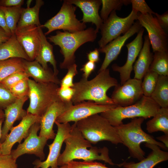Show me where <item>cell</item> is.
Returning a JSON list of instances; mask_svg holds the SVG:
<instances>
[{
    "label": "cell",
    "instance_id": "obj_1",
    "mask_svg": "<svg viewBox=\"0 0 168 168\" xmlns=\"http://www.w3.org/2000/svg\"><path fill=\"white\" fill-rule=\"evenodd\" d=\"M64 142L65 147L58 158V166L66 165L75 159L102 161L111 165H115L110 157L108 148L92 146L91 143L84 138L75 123L71 126L69 134Z\"/></svg>",
    "mask_w": 168,
    "mask_h": 168
},
{
    "label": "cell",
    "instance_id": "obj_2",
    "mask_svg": "<svg viewBox=\"0 0 168 168\" xmlns=\"http://www.w3.org/2000/svg\"><path fill=\"white\" fill-rule=\"evenodd\" d=\"M118 84L117 80L110 76L107 68L99 72L91 80L82 77L79 81L74 83L72 87L75 92L72 101L74 104L87 100L100 105H116L107 92L110 88Z\"/></svg>",
    "mask_w": 168,
    "mask_h": 168
},
{
    "label": "cell",
    "instance_id": "obj_3",
    "mask_svg": "<svg viewBox=\"0 0 168 168\" xmlns=\"http://www.w3.org/2000/svg\"><path fill=\"white\" fill-rule=\"evenodd\" d=\"M144 119L136 118L126 124L114 127L122 144L128 148L130 156L140 161L145 158V153L141 148L142 142L153 144L167 150L162 143L156 141L142 129L141 126Z\"/></svg>",
    "mask_w": 168,
    "mask_h": 168
},
{
    "label": "cell",
    "instance_id": "obj_4",
    "mask_svg": "<svg viewBox=\"0 0 168 168\" xmlns=\"http://www.w3.org/2000/svg\"><path fill=\"white\" fill-rule=\"evenodd\" d=\"M98 32L96 29L90 27L84 30L75 32L57 31L56 34L48 38L50 42L58 46L64 59L60 64L61 69H68L75 63V52L81 45L88 42H93L96 39Z\"/></svg>",
    "mask_w": 168,
    "mask_h": 168
},
{
    "label": "cell",
    "instance_id": "obj_5",
    "mask_svg": "<svg viewBox=\"0 0 168 168\" xmlns=\"http://www.w3.org/2000/svg\"><path fill=\"white\" fill-rule=\"evenodd\" d=\"M75 123L84 138L91 144H95L103 141L110 142L116 145L122 143L115 127L99 114Z\"/></svg>",
    "mask_w": 168,
    "mask_h": 168
},
{
    "label": "cell",
    "instance_id": "obj_6",
    "mask_svg": "<svg viewBox=\"0 0 168 168\" xmlns=\"http://www.w3.org/2000/svg\"><path fill=\"white\" fill-rule=\"evenodd\" d=\"M160 107L151 97L143 96L138 102L126 106H117L100 113L113 126L123 124L127 118L142 117L146 119L153 117Z\"/></svg>",
    "mask_w": 168,
    "mask_h": 168
},
{
    "label": "cell",
    "instance_id": "obj_7",
    "mask_svg": "<svg viewBox=\"0 0 168 168\" xmlns=\"http://www.w3.org/2000/svg\"><path fill=\"white\" fill-rule=\"evenodd\" d=\"M30 104L26 111L41 117L54 102L60 100L58 94L59 86L55 83H39L28 79Z\"/></svg>",
    "mask_w": 168,
    "mask_h": 168
},
{
    "label": "cell",
    "instance_id": "obj_8",
    "mask_svg": "<svg viewBox=\"0 0 168 168\" xmlns=\"http://www.w3.org/2000/svg\"><path fill=\"white\" fill-rule=\"evenodd\" d=\"M76 9V6L69 3L67 0H64L60 10L57 14L41 25V28L45 27L48 30L44 35H48L58 30L75 32L86 29V24L76 18L75 13Z\"/></svg>",
    "mask_w": 168,
    "mask_h": 168
},
{
    "label": "cell",
    "instance_id": "obj_9",
    "mask_svg": "<svg viewBox=\"0 0 168 168\" xmlns=\"http://www.w3.org/2000/svg\"><path fill=\"white\" fill-rule=\"evenodd\" d=\"M138 12L132 10L125 17H120L113 11L107 19L104 21L100 30L101 37L98 41L99 48H101L109 42L125 33L137 20Z\"/></svg>",
    "mask_w": 168,
    "mask_h": 168
},
{
    "label": "cell",
    "instance_id": "obj_10",
    "mask_svg": "<svg viewBox=\"0 0 168 168\" xmlns=\"http://www.w3.org/2000/svg\"><path fill=\"white\" fill-rule=\"evenodd\" d=\"M40 129V123H35L32 125L24 142L20 143L16 149L12 150L10 155L13 159L16 160L20 156L28 154L35 155L41 161L44 159V148L48 139L37 135Z\"/></svg>",
    "mask_w": 168,
    "mask_h": 168
},
{
    "label": "cell",
    "instance_id": "obj_11",
    "mask_svg": "<svg viewBox=\"0 0 168 168\" xmlns=\"http://www.w3.org/2000/svg\"><path fill=\"white\" fill-rule=\"evenodd\" d=\"M117 106L102 105L91 101H83L71 106L56 119L60 123L77 122L92 115L99 114Z\"/></svg>",
    "mask_w": 168,
    "mask_h": 168
},
{
    "label": "cell",
    "instance_id": "obj_12",
    "mask_svg": "<svg viewBox=\"0 0 168 168\" xmlns=\"http://www.w3.org/2000/svg\"><path fill=\"white\" fill-rule=\"evenodd\" d=\"M146 30L153 51L168 50V35L152 14H138L137 20Z\"/></svg>",
    "mask_w": 168,
    "mask_h": 168
},
{
    "label": "cell",
    "instance_id": "obj_13",
    "mask_svg": "<svg viewBox=\"0 0 168 168\" xmlns=\"http://www.w3.org/2000/svg\"><path fill=\"white\" fill-rule=\"evenodd\" d=\"M142 80L130 78L122 85L115 86L111 98L119 106L124 107L135 104L143 96Z\"/></svg>",
    "mask_w": 168,
    "mask_h": 168
},
{
    "label": "cell",
    "instance_id": "obj_14",
    "mask_svg": "<svg viewBox=\"0 0 168 168\" xmlns=\"http://www.w3.org/2000/svg\"><path fill=\"white\" fill-rule=\"evenodd\" d=\"M57 131L53 142L48 145L49 152L46 160L43 161L36 160L33 163L34 168H55L58 167V160L62 145L69 135L71 126L69 123H60L55 121Z\"/></svg>",
    "mask_w": 168,
    "mask_h": 168
},
{
    "label": "cell",
    "instance_id": "obj_15",
    "mask_svg": "<svg viewBox=\"0 0 168 168\" xmlns=\"http://www.w3.org/2000/svg\"><path fill=\"white\" fill-rule=\"evenodd\" d=\"M41 117L27 113L17 125L13 127L4 141L1 143L2 155H10L13 146L16 142L21 143L28 136L30 128L34 124L40 123Z\"/></svg>",
    "mask_w": 168,
    "mask_h": 168
},
{
    "label": "cell",
    "instance_id": "obj_16",
    "mask_svg": "<svg viewBox=\"0 0 168 168\" xmlns=\"http://www.w3.org/2000/svg\"><path fill=\"white\" fill-rule=\"evenodd\" d=\"M73 105L72 101L65 102L61 100L51 105L41 117L39 136L48 140L54 139L56 133L53 127L56 119Z\"/></svg>",
    "mask_w": 168,
    "mask_h": 168
},
{
    "label": "cell",
    "instance_id": "obj_17",
    "mask_svg": "<svg viewBox=\"0 0 168 168\" xmlns=\"http://www.w3.org/2000/svg\"><path fill=\"white\" fill-rule=\"evenodd\" d=\"M142 27L137 20L123 35H120L104 47L98 49L99 52L105 54L104 60L98 72L107 69L110 63L117 58L127 40L135 33H138Z\"/></svg>",
    "mask_w": 168,
    "mask_h": 168
},
{
    "label": "cell",
    "instance_id": "obj_18",
    "mask_svg": "<svg viewBox=\"0 0 168 168\" xmlns=\"http://www.w3.org/2000/svg\"><path fill=\"white\" fill-rule=\"evenodd\" d=\"M39 27L32 25L16 28L15 33L17 41L31 61L35 60L39 49Z\"/></svg>",
    "mask_w": 168,
    "mask_h": 168
},
{
    "label": "cell",
    "instance_id": "obj_19",
    "mask_svg": "<svg viewBox=\"0 0 168 168\" xmlns=\"http://www.w3.org/2000/svg\"><path fill=\"white\" fill-rule=\"evenodd\" d=\"M144 31V29L142 27L138 33L136 38L132 41L126 44L128 49V55L125 64L122 66H119L114 64L112 66L114 71L119 73L120 85L131 78L130 75L133 70V65L143 45L142 36Z\"/></svg>",
    "mask_w": 168,
    "mask_h": 168
},
{
    "label": "cell",
    "instance_id": "obj_20",
    "mask_svg": "<svg viewBox=\"0 0 168 168\" xmlns=\"http://www.w3.org/2000/svg\"><path fill=\"white\" fill-rule=\"evenodd\" d=\"M28 99L27 96L17 98L4 109L5 118L2 128L1 143L5 140L15 122L21 120L27 114L26 110L23 109V106Z\"/></svg>",
    "mask_w": 168,
    "mask_h": 168
},
{
    "label": "cell",
    "instance_id": "obj_21",
    "mask_svg": "<svg viewBox=\"0 0 168 168\" xmlns=\"http://www.w3.org/2000/svg\"><path fill=\"white\" fill-rule=\"evenodd\" d=\"M69 3L75 5L79 8L83 16L81 20L86 24L91 22L96 26V30L98 32L103 21L99 13V10L101 5V0H67Z\"/></svg>",
    "mask_w": 168,
    "mask_h": 168
},
{
    "label": "cell",
    "instance_id": "obj_22",
    "mask_svg": "<svg viewBox=\"0 0 168 168\" xmlns=\"http://www.w3.org/2000/svg\"><path fill=\"white\" fill-rule=\"evenodd\" d=\"M145 145L152 150L146 158L137 163L124 161L117 165L125 168H153L158 163L168 160V152L161 150L157 145L147 143Z\"/></svg>",
    "mask_w": 168,
    "mask_h": 168
},
{
    "label": "cell",
    "instance_id": "obj_23",
    "mask_svg": "<svg viewBox=\"0 0 168 168\" xmlns=\"http://www.w3.org/2000/svg\"><path fill=\"white\" fill-rule=\"evenodd\" d=\"M23 66L28 77L32 78L36 82L60 84V80L50 68L44 69L35 60L31 61L24 59Z\"/></svg>",
    "mask_w": 168,
    "mask_h": 168
},
{
    "label": "cell",
    "instance_id": "obj_24",
    "mask_svg": "<svg viewBox=\"0 0 168 168\" xmlns=\"http://www.w3.org/2000/svg\"><path fill=\"white\" fill-rule=\"evenodd\" d=\"M39 31L40 39V45L39 51L35 60L38 62L45 69L49 68L48 65V63H49L53 67L54 73L57 76L58 71L53 53V46L47 40L41 26L39 27Z\"/></svg>",
    "mask_w": 168,
    "mask_h": 168
},
{
    "label": "cell",
    "instance_id": "obj_25",
    "mask_svg": "<svg viewBox=\"0 0 168 168\" xmlns=\"http://www.w3.org/2000/svg\"><path fill=\"white\" fill-rule=\"evenodd\" d=\"M150 45L148 36L146 35L138 58L133 67L135 79L142 80L149 70L153 58V54L150 51Z\"/></svg>",
    "mask_w": 168,
    "mask_h": 168
},
{
    "label": "cell",
    "instance_id": "obj_26",
    "mask_svg": "<svg viewBox=\"0 0 168 168\" xmlns=\"http://www.w3.org/2000/svg\"><path fill=\"white\" fill-rule=\"evenodd\" d=\"M16 58L30 61L17 41L14 34L12 35L8 40L0 44V60Z\"/></svg>",
    "mask_w": 168,
    "mask_h": 168
},
{
    "label": "cell",
    "instance_id": "obj_27",
    "mask_svg": "<svg viewBox=\"0 0 168 168\" xmlns=\"http://www.w3.org/2000/svg\"><path fill=\"white\" fill-rule=\"evenodd\" d=\"M44 4L42 0H36L34 6L22 8L17 28L32 25L41 26L39 19V13L41 7Z\"/></svg>",
    "mask_w": 168,
    "mask_h": 168
},
{
    "label": "cell",
    "instance_id": "obj_28",
    "mask_svg": "<svg viewBox=\"0 0 168 168\" xmlns=\"http://www.w3.org/2000/svg\"><path fill=\"white\" fill-rule=\"evenodd\" d=\"M146 130L150 133L160 131L168 135V108H160L147 122Z\"/></svg>",
    "mask_w": 168,
    "mask_h": 168
},
{
    "label": "cell",
    "instance_id": "obj_29",
    "mask_svg": "<svg viewBox=\"0 0 168 168\" xmlns=\"http://www.w3.org/2000/svg\"><path fill=\"white\" fill-rule=\"evenodd\" d=\"M150 97L161 108H168V76L159 75Z\"/></svg>",
    "mask_w": 168,
    "mask_h": 168
},
{
    "label": "cell",
    "instance_id": "obj_30",
    "mask_svg": "<svg viewBox=\"0 0 168 168\" xmlns=\"http://www.w3.org/2000/svg\"><path fill=\"white\" fill-rule=\"evenodd\" d=\"M23 60L16 58L0 60V82L14 73L24 71Z\"/></svg>",
    "mask_w": 168,
    "mask_h": 168
},
{
    "label": "cell",
    "instance_id": "obj_31",
    "mask_svg": "<svg viewBox=\"0 0 168 168\" xmlns=\"http://www.w3.org/2000/svg\"><path fill=\"white\" fill-rule=\"evenodd\" d=\"M149 70L159 75L168 76V51H157L154 52Z\"/></svg>",
    "mask_w": 168,
    "mask_h": 168
},
{
    "label": "cell",
    "instance_id": "obj_32",
    "mask_svg": "<svg viewBox=\"0 0 168 168\" xmlns=\"http://www.w3.org/2000/svg\"><path fill=\"white\" fill-rule=\"evenodd\" d=\"M0 8L4 13L7 25L12 35L14 34L22 8L21 7H6L0 6Z\"/></svg>",
    "mask_w": 168,
    "mask_h": 168
},
{
    "label": "cell",
    "instance_id": "obj_33",
    "mask_svg": "<svg viewBox=\"0 0 168 168\" xmlns=\"http://www.w3.org/2000/svg\"><path fill=\"white\" fill-rule=\"evenodd\" d=\"M102 8L100 16L103 22L108 18L110 13L114 10H120L123 5L131 3L128 0H101Z\"/></svg>",
    "mask_w": 168,
    "mask_h": 168
},
{
    "label": "cell",
    "instance_id": "obj_34",
    "mask_svg": "<svg viewBox=\"0 0 168 168\" xmlns=\"http://www.w3.org/2000/svg\"><path fill=\"white\" fill-rule=\"evenodd\" d=\"M159 75L156 72L150 70L146 74L142 82L143 96L151 97L156 87Z\"/></svg>",
    "mask_w": 168,
    "mask_h": 168
},
{
    "label": "cell",
    "instance_id": "obj_35",
    "mask_svg": "<svg viewBox=\"0 0 168 168\" xmlns=\"http://www.w3.org/2000/svg\"><path fill=\"white\" fill-rule=\"evenodd\" d=\"M29 78H26L21 80L10 89L12 94L17 98L28 96L29 91Z\"/></svg>",
    "mask_w": 168,
    "mask_h": 168
},
{
    "label": "cell",
    "instance_id": "obj_36",
    "mask_svg": "<svg viewBox=\"0 0 168 168\" xmlns=\"http://www.w3.org/2000/svg\"><path fill=\"white\" fill-rule=\"evenodd\" d=\"M17 99L9 89L0 83V109H5L14 103Z\"/></svg>",
    "mask_w": 168,
    "mask_h": 168
},
{
    "label": "cell",
    "instance_id": "obj_37",
    "mask_svg": "<svg viewBox=\"0 0 168 168\" xmlns=\"http://www.w3.org/2000/svg\"><path fill=\"white\" fill-rule=\"evenodd\" d=\"M29 78L25 71L18 72L14 73L5 78L0 82L6 88L8 89L21 80Z\"/></svg>",
    "mask_w": 168,
    "mask_h": 168
},
{
    "label": "cell",
    "instance_id": "obj_38",
    "mask_svg": "<svg viewBox=\"0 0 168 168\" xmlns=\"http://www.w3.org/2000/svg\"><path fill=\"white\" fill-rule=\"evenodd\" d=\"M67 164L68 168H110L105 164L94 161H72Z\"/></svg>",
    "mask_w": 168,
    "mask_h": 168
},
{
    "label": "cell",
    "instance_id": "obj_39",
    "mask_svg": "<svg viewBox=\"0 0 168 168\" xmlns=\"http://www.w3.org/2000/svg\"><path fill=\"white\" fill-rule=\"evenodd\" d=\"M77 68V65L75 63L68 68L67 72L60 80V87H73V78L78 73Z\"/></svg>",
    "mask_w": 168,
    "mask_h": 168
},
{
    "label": "cell",
    "instance_id": "obj_40",
    "mask_svg": "<svg viewBox=\"0 0 168 168\" xmlns=\"http://www.w3.org/2000/svg\"><path fill=\"white\" fill-rule=\"evenodd\" d=\"M132 5V10L137 12H140L142 14H155L154 12L144 0H130Z\"/></svg>",
    "mask_w": 168,
    "mask_h": 168
},
{
    "label": "cell",
    "instance_id": "obj_41",
    "mask_svg": "<svg viewBox=\"0 0 168 168\" xmlns=\"http://www.w3.org/2000/svg\"><path fill=\"white\" fill-rule=\"evenodd\" d=\"M74 90L72 87H59L58 94L60 99L65 102H70L74 94Z\"/></svg>",
    "mask_w": 168,
    "mask_h": 168
},
{
    "label": "cell",
    "instance_id": "obj_42",
    "mask_svg": "<svg viewBox=\"0 0 168 168\" xmlns=\"http://www.w3.org/2000/svg\"><path fill=\"white\" fill-rule=\"evenodd\" d=\"M0 168H17L16 160L11 155H0Z\"/></svg>",
    "mask_w": 168,
    "mask_h": 168
},
{
    "label": "cell",
    "instance_id": "obj_43",
    "mask_svg": "<svg viewBox=\"0 0 168 168\" xmlns=\"http://www.w3.org/2000/svg\"><path fill=\"white\" fill-rule=\"evenodd\" d=\"M95 68V63L89 61L86 63L80 69V70L83 72L82 77L88 79L90 75L94 71Z\"/></svg>",
    "mask_w": 168,
    "mask_h": 168
},
{
    "label": "cell",
    "instance_id": "obj_44",
    "mask_svg": "<svg viewBox=\"0 0 168 168\" xmlns=\"http://www.w3.org/2000/svg\"><path fill=\"white\" fill-rule=\"evenodd\" d=\"M156 15L158 22L163 28L167 29L168 27V13L166 12L162 15H160L155 13Z\"/></svg>",
    "mask_w": 168,
    "mask_h": 168
},
{
    "label": "cell",
    "instance_id": "obj_45",
    "mask_svg": "<svg viewBox=\"0 0 168 168\" xmlns=\"http://www.w3.org/2000/svg\"><path fill=\"white\" fill-rule=\"evenodd\" d=\"M24 2L23 0H2L0 2V6L6 7H21Z\"/></svg>",
    "mask_w": 168,
    "mask_h": 168
},
{
    "label": "cell",
    "instance_id": "obj_46",
    "mask_svg": "<svg viewBox=\"0 0 168 168\" xmlns=\"http://www.w3.org/2000/svg\"><path fill=\"white\" fill-rule=\"evenodd\" d=\"M87 58L89 61L95 63L98 62L100 60L98 49L96 48L94 50L90 51L87 54Z\"/></svg>",
    "mask_w": 168,
    "mask_h": 168
},
{
    "label": "cell",
    "instance_id": "obj_47",
    "mask_svg": "<svg viewBox=\"0 0 168 168\" xmlns=\"http://www.w3.org/2000/svg\"><path fill=\"white\" fill-rule=\"evenodd\" d=\"M0 27L7 33L11 35V32L8 28L3 12L0 8Z\"/></svg>",
    "mask_w": 168,
    "mask_h": 168
},
{
    "label": "cell",
    "instance_id": "obj_48",
    "mask_svg": "<svg viewBox=\"0 0 168 168\" xmlns=\"http://www.w3.org/2000/svg\"><path fill=\"white\" fill-rule=\"evenodd\" d=\"M11 36L0 27V44L8 40Z\"/></svg>",
    "mask_w": 168,
    "mask_h": 168
},
{
    "label": "cell",
    "instance_id": "obj_49",
    "mask_svg": "<svg viewBox=\"0 0 168 168\" xmlns=\"http://www.w3.org/2000/svg\"><path fill=\"white\" fill-rule=\"evenodd\" d=\"M156 139L163 143L167 148H168V135H164L158 136L156 138Z\"/></svg>",
    "mask_w": 168,
    "mask_h": 168
},
{
    "label": "cell",
    "instance_id": "obj_50",
    "mask_svg": "<svg viewBox=\"0 0 168 168\" xmlns=\"http://www.w3.org/2000/svg\"><path fill=\"white\" fill-rule=\"evenodd\" d=\"M4 119H2L0 120V155L2 154L1 150V139L2 136V123L4 121Z\"/></svg>",
    "mask_w": 168,
    "mask_h": 168
},
{
    "label": "cell",
    "instance_id": "obj_51",
    "mask_svg": "<svg viewBox=\"0 0 168 168\" xmlns=\"http://www.w3.org/2000/svg\"><path fill=\"white\" fill-rule=\"evenodd\" d=\"M5 114L4 112L2 110L0 109V120L2 119H4Z\"/></svg>",
    "mask_w": 168,
    "mask_h": 168
},
{
    "label": "cell",
    "instance_id": "obj_52",
    "mask_svg": "<svg viewBox=\"0 0 168 168\" xmlns=\"http://www.w3.org/2000/svg\"><path fill=\"white\" fill-rule=\"evenodd\" d=\"M32 1V0H28L27 1L26 3L27 7H30V6Z\"/></svg>",
    "mask_w": 168,
    "mask_h": 168
},
{
    "label": "cell",
    "instance_id": "obj_53",
    "mask_svg": "<svg viewBox=\"0 0 168 168\" xmlns=\"http://www.w3.org/2000/svg\"><path fill=\"white\" fill-rule=\"evenodd\" d=\"M55 168H68V165L67 164L64 165L63 166H60L59 167H57Z\"/></svg>",
    "mask_w": 168,
    "mask_h": 168
},
{
    "label": "cell",
    "instance_id": "obj_54",
    "mask_svg": "<svg viewBox=\"0 0 168 168\" xmlns=\"http://www.w3.org/2000/svg\"><path fill=\"white\" fill-rule=\"evenodd\" d=\"M158 168H161V167H158Z\"/></svg>",
    "mask_w": 168,
    "mask_h": 168
}]
</instances>
